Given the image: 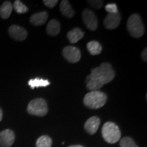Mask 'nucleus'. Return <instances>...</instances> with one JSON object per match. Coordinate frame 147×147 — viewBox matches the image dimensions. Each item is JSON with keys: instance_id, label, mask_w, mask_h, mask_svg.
Wrapping results in <instances>:
<instances>
[{"instance_id": "obj_1", "label": "nucleus", "mask_w": 147, "mask_h": 147, "mask_svg": "<svg viewBox=\"0 0 147 147\" xmlns=\"http://www.w3.org/2000/svg\"><path fill=\"white\" fill-rule=\"evenodd\" d=\"M115 76V71L110 63H102L99 67L91 69V73L86 78L87 87L91 91H97L104 84L111 82Z\"/></svg>"}, {"instance_id": "obj_2", "label": "nucleus", "mask_w": 147, "mask_h": 147, "mask_svg": "<svg viewBox=\"0 0 147 147\" xmlns=\"http://www.w3.org/2000/svg\"><path fill=\"white\" fill-rule=\"evenodd\" d=\"M107 101V95L100 91H91L84 97L83 103L87 108L98 109L105 105Z\"/></svg>"}, {"instance_id": "obj_3", "label": "nucleus", "mask_w": 147, "mask_h": 147, "mask_svg": "<svg viewBox=\"0 0 147 147\" xmlns=\"http://www.w3.org/2000/svg\"><path fill=\"white\" fill-rule=\"evenodd\" d=\"M127 29L132 37L140 38L144 33V27L141 17L138 14H133L128 18Z\"/></svg>"}, {"instance_id": "obj_4", "label": "nucleus", "mask_w": 147, "mask_h": 147, "mask_svg": "<svg viewBox=\"0 0 147 147\" xmlns=\"http://www.w3.org/2000/svg\"><path fill=\"white\" fill-rule=\"evenodd\" d=\"M102 134L104 140L110 144L117 142L121 136L119 127L113 122H107L103 125Z\"/></svg>"}, {"instance_id": "obj_5", "label": "nucleus", "mask_w": 147, "mask_h": 147, "mask_svg": "<svg viewBox=\"0 0 147 147\" xmlns=\"http://www.w3.org/2000/svg\"><path fill=\"white\" fill-rule=\"evenodd\" d=\"M27 112L32 115L44 117L48 113L47 101L43 98H37L32 100L27 106Z\"/></svg>"}, {"instance_id": "obj_6", "label": "nucleus", "mask_w": 147, "mask_h": 147, "mask_svg": "<svg viewBox=\"0 0 147 147\" xmlns=\"http://www.w3.org/2000/svg\"><path fill=\"white\" fill-rule=\"evenodd\" d=\"M64 58L70 63H77L81 58L80 51L78 48L72 46H67L62 51Z\"/></svg>"}, {"instance_id": "obj_7", "label": "nucleus", "mask_w": 147, "mask_h": 147, "mask_svg": "<svg viewBox=\"0 0 147 147\" xmlns=\"http://www.w3.org/2000/svg\"><path fill=\"white\" fill-rule=\"evenodd\" d=\"M82 16L83 23L88 29L91 31H95L97 28V18L94 12L89 9H84L82 12Z\"/></svg>"}, {"instance_id": "obj_8", "label": "nucleus", "mask_w": 147, "mask_h": 147, "mask_svg": "<svg viewBox=\"0 0 147 147\" xmlns=\"http://www.w3.org/2000/svg\"><path fill=\"white\" fill-rule=\"evenodd\" d=\"M15 140V134L12 130H3L0 132V147H10Z\"/></svg>"}, {"instance_id": "obj_9", "label": "nucleus", "mask_w": 147, "mask_h": 147, "mask_svg": "<svg viewBox=\"0 0 147 147\" xmlns=\"http://www.w3.org/2000/svg\"><path fill=\"white\" fill-rule=\"evenodd\" d=\"M8 33L11 38L16 41H23L27 37L26 29L16 25H11L8 29Z\"/></svg>"}, {"instance_id": "obj_10", "label": "nucleus", "mask_w": 147, "mask_h": 147, "mask_svg": "<svg viewBox=\"0 0 147 147\" xmlns=\"http://www.w3.org/2000/svg\"><path fill=\"white\" fill-rule=\"evenodd\" d=\"M121 20V16L119 12L115 14H108L104 21V27L108 29H116L120 24Z\"/></svg>"}, {"instance_id": "obj_11", "label": "nucleus", "mask_w": 147, "mask_h": 147, "mask_svg": "<svg viewBox=\"0 0 147 147\" xmlns=\"http://www.w3.org/2000/svg\"><path fill=\"white\" fill-rule=\"evenodd\" d=\"M100 125V119L97 117H92L86 121L84 124V129L88 134L93 135L96 133Z\"/></svg>"}, {"instance_id": "obj_12", "label": "nucleus", "mask_w": 147, "mask_h": 147, "mask_svg": "<svg viewBox=\"0 0 147 147\" xmlns=\"http://www.w3.org/2000/svg\"><path fill=\"white\" fill-rule=\"evenodd\" d=\"M48 18V13L47 12H40L36 13L31 16L30 23L35 26H41L46 23Z\"/></svg>"}, {"instance_id": "obj_13", "label": "nucleus", "mask_w": 147, "mask_h": 147, "mask_svg": "<svg viewBox=\"0 0 147 147\" xmlns=\"http://www.w3.org/2000/svg\"><path fill=\"white\" fill-rule=\"evenodd\" d=\"M84 32L79 28H74L67 33V39L71 44H75L84 37Z\"/></svg>"}, {"instance_id": "obj_14", "label": "nucleus", "mask_w": 147, "mask_h": 147, "mask_svg": "<svg viewBox=\"0 0 147 147\" xmlns=\"http://www.w3.org/2000/svg\"><path fill=\"white\" fill-rule=\"evenodd\" d=\"M60 11L61 14L65 17L71 18L74 15V11L71 8L68 1L63 0L60 4Z\"/></svg>"}, {"instance_id": "obj_15", "label": "nucleus", "mask_w": 147, "mask_h": 147, "mask_svg": "<svg viewBox=\"0 0 147 147\" xmlns=\"http://www.w3.org/2000/svg\"><path fill=\"white\" fill-rule=\"evenodd\" d=\"M48 34L51 36H57L60 32V24L56 19H52L48 23L47 27Z\"/></svg>"}, {"instance_id": "obj_16", "label": "nucleus", "mask_w": 147, "mask_h": 147, "mask_svg": "<svg viewBox=\"0 0 147 147\" xmlns=\"http://www.w3.org/2000/svg\"><path fill=\"white\" fill-rule=\"evenodd\" d=\"M13 9V5L10 1H5L0 6V16L3 19L10 17Z\"/></svg>"}, {"instance_id": "obj_17", "label": "nucleus", "mask_w": 147, "mask_h": 147, "mask_svg": "<svg viewBox=\"0 0 147 147\" xmlns=\"http://www.w3.org/2000/svg\"><path fill=\"white\" fill-rule=\"evenodd\" d=\"M28 84L32 89L38 87H45L50 84V82L48 80L40 78L30 79L28 82Z\"/></svg>"}, {"instance_id": "obj_18", "label": "nucleus", "mask_w": 147, "mask_h": 147, "mask_svg": "<svg viewBox=\"0 0 147 147\" xmlns=\"http://www.w3.org/2000/svg\"><path fill=\"white\" fill-rule=\"evenodd\" d=\"M87 50L92 55H97L100 54L102 50V45L97 41H91L87 45Z\"/></svg>"}, {"instance_id": "obj_19", "label": "nucleus", "mask_w": 147, "mask_h": 147, "mask_svg": "<svg viewBox=\"0 0 147 147\" xmlns=\"http://www.w3.org/2000/svg\"><path fill=\"white\" fill-rule=\"evenodd\" d=\"M52 139L48 136H42L36 141V147H51Z\"/></svg>"}, {"instance_id": "obj_20", "label": "nucleus", "mask_w": 147, "mask_h": 147, "mask_svg": "<svg viewBox=\"0 0 147 147\" xmlns=\"http://www.w3.org/2000/svg\"><path fill=\"white\" fill-rule=\"evenodd\" d=\"M14 10L18 14H24L28 11V8L23 4L22 1H19V0H16L14 3Z\"/></svg>"}, {"instance_id": "obj_21", "label": "nucleus", "mask_w": 147, "mask_h": 147, "mask_svg": "<svg viewBox=\"0 0 147 147\" xmlns=\"http://www.w3.org/2000/svg\"><path fill=\"white\" fill-rule=\"evenodd\" d=\"M121 147H138L134 140L129 137H125L121 140Z\"/></svg>"}, {"instance_id": "obj_22", "label": "nucleus", "mask_w": 147, "mask_h": 147, "mask_svg": "<svg viewBox=\"0 0 147 147\" xmlns=\"http://www.w3.org/2000/svg\"><path fill=\"white\" fill-rule=\"evenodd\" d=\"M105 10L109 14H115L118 12L117 5L115 3H108L105 6Z\"/></svg>"}, {"instance_id": "obj_23", "label": "nucleus", "mask_w": 147, "mask_h": 147, "mask_svg": "<svg viewBox=\"0 0 147 147\" xmlns=\"http://www.w3.org/2000/svg\"><path fill=\"white\" fill-rule=\"evenodd\" d=\"M88 3L91 5L93 8L95 9H100L102 8L103 5V1H97V0H94V1H88Z\"/></svg>"}, {"instance_id": "obj_24", "label": "nucleus", "mask_w": 147, "mask_h": 147, "mask_svg": "<svg viewBox=\"0 0 147 147\" xmlns=\"http://www.w3.org/2000/svg\"><path fill=\"white\" fill-rule=\"evenodd\" d=\"M57 2L58 1H57V0H44L43 1L44 4L49 8H52L55 7Z\"/></svg>"}, {"instance_id": "obj_25", "label": "nucleus", "mask_w": 147, "mask_h": 147, "mask_svg": "<svg viewBox=\"0 0 147 147\" xmlns=\"http://www.w3.org/2000/svg\"><path fill=\"white\" fill-rule=\"evenodd\" d=\"M146 54H147V49H144V51H142V55H141V56H142V58L143 61H147V56H146Z\"/></svg>"}, {"instance_id": "obj_26", "label": "nucleus", "mask_w": 147, "mask_h": 147, "mask_svg": "<svg viewBox=\"0 0 147 147\" xmlns=\"http://www.w3.org/2000/svg\"><path fill=\"white\" fill-rule=\"evenodd\" d=\"M2 117H3V112H2V110L0 108V121L2 120Z\"/></svg>"}, {"instance_id": "obj_27", "label": "nucleus", "mask_w": 147, "mask_h": 147, "mask_svg": "<svg viewBox=\"0 0 147 147\" xmlns=\"http://www.w3.org/2000/svg\"><path fill=\"white\" fill-rule=\"evenodd\" d=\"M68 147H84V146H81V145H71V146H69Z\"/></svg>"}]
</instances>
